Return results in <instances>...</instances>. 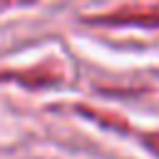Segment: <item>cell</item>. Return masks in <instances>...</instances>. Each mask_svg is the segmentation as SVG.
<instances>
[{"mask_svg": "<svg viewBox=\"0 0 159 159\" xmlns=\"http://www.w3.org/2000/svg\"><path fill=\"white\" fill-rule=\"evenodd\" d=\"M147 144H149V147H152V149L159 154V134H152V137L147 139Z\"/></svg>", "mask_w": 159, "mask_h": 159, "instance_id": "obj_1", "label": "cell"}]
</instances>
